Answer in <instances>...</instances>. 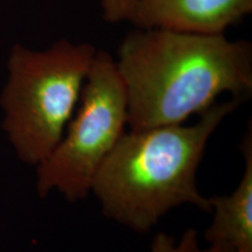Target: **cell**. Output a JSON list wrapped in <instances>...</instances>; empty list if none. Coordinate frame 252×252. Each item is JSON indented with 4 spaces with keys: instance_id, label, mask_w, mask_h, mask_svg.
Listing matches in <instances>:
<instances>
[{
    "instance_id": "1",
    "label": "cell",
    "mask_w": 252,
    "mask_h": 252,
    "mask_svg": "<svg viewBox=\"0 0 252 252\" xmlns=\"http://www.w3.org/2000/svg\"><path fill=\"white\" fill-rule=\"evenodd\" d=\"M132 131L185 123L220 94H252V48L224 34L138 28L123 39L115 59Z\"/></svg>"
},
{
    "instance_id": "2",
    "label": "cell",
    "mask_w": 252,
    "mask_h": 252,
    "mask_svg": "<svg viewBox=\"0 0 252 252\" xmlns=\"http://www.w3.org/2000/svg\"><path fill=\"white\" fill-rule=\"evenodd\" d=\"M242 103L237 98L217 102L190 125L124 132L91 187L103 215L145 234L182 204L212 213L209 197L197 187V169L210 137Z\"/></svg>"
},
{
    "instance_id": "3",
    "label": "cell",
    "mask_w": 252,
    "mask_h": 252,
    "mask_svg": "<svg viewBox=\"0 0 252 252\" xmlns=\"http://www.w3.org/2000/svg\"><path fill=\"white\" fill-rule=\"evenodd\" d=\"M97 49L59 40L46 50L12 47L0 94L2 128L21 162L37 166L61 140Z\"/></svg>"
},
{
    "instance_id": "4",
    "label": "cell",
    "mask_w": 252,
    "mask_h": 252,
    "mask_svg": "<svg viewBox=\"0 0 252 252\" xmlns=\"http://www.w3.org/2000/svg\"><path fill=\"white\" fill-rule=\"evenodd\" d=\"M126 126L127 100L115 58L97 49L61 140L36 166L39 196L45 198L58 190L70 203L84 200Z\"/></svg>"
},
{
    "instance_id": "5",
    "label": "cell",
    "mask_w": 252,
    "mask_h": 252,
    "mask_svg": "<svg viewBox=\"0 0 252 252\" xmlns=\"http://www.w3.org/2000/svg\"><path fill=\"white\" fill-rule=\"evenodd\" d=\"M252 12V0H135L130 23L138 28L224 34Z\"/></svg>"
},
{
    "instance_id": "6",
    "label": "cell",
    "mask_w": 252,
    "mask_h": 252,
    "mask_svg": "<svg viewBox=\"0 0 252 252\" xmlns=\"http://www.w3.org/2000/svg\"><path fill=\"white\" fill-rule=\"evenodd\" d=\"M244 173L229 195L209 197L213 220L204 231L208 245H220L234 252H252V130L239 144Z\"/></svg>"
},
{
    "instance_id": "7",
    "label": "cell",
    "mask_w": 252,
    "mask_h": 252,
    "mask_svg": "<svg viewBox=\"0 0 252 252\" xmlns=\"http://www.w3.org/2000/svg\"><path fill=\"white\" fill-rule=\"evenodd\" d=\"M149 252H234L220 245H208L203 248L200 244L197 231L193 228L186 230L180 238L167 232H158L151 242Z\"/></svg>"
},
{
    "instance_id": "8",
    "label": "cell",
    "mask_w": 252,
    "mask_h": 252,
    "mask_svg": "<svg viewBox=\"0 0 252 252\" xmlns=\"http://www.w3.org/2000/svg\"><path fill=\"white\" fill-rule=\"evenodd\" d=\"M135 0H102L103 17L108 23L130 21Z\"/></svg>"
}]
</instances>
